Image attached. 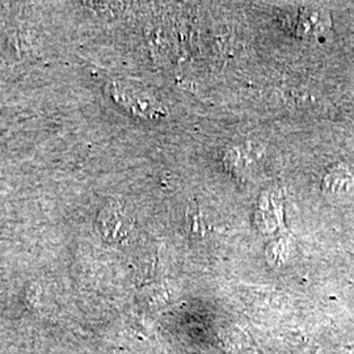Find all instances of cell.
<instances>
[{"mask_svg":"<svg viewBox=\"0 0 354 354\" xmlns=\"http://www.w3.org/2000/svg\"><path fill=\"white\" fill-rule=\"evenodd\" d=\"M114 96L118 102H122L127 108L133 109L137 114L146 117H158L163 112L160 105L155 102L149 93L140 92L130 87H115Z\"/></svg>","mask_w":354,"mask_h":354,"instance_id":"obj_1","label":"cell"},{"mask_svg":"<svg viewBox=\"0 0 354 354\" xmlns=\"http://www.w3.org/2000/svg\"><path fill=\"white\" fill-rule=\"evenodd\" d=\"M354 187L353 177L344 169H336L330 172L324 180V189L329 196L333 197H346L352 192Z\"/></svg>","mask_w":354,"mask_h":354,"instance_id":"obj_2","label":"cell"}]
</instances>
